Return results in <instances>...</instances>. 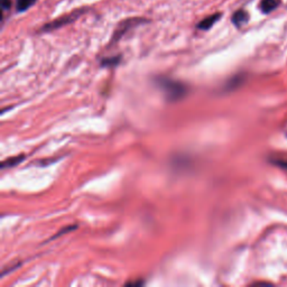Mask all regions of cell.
<instances>
[{
  "label": "cell",
  "mask_w": 287,
  "mask_h": 287,
  "mask_svg": "<svg viewBox=\"0 0 287 287\" xmlns=\"http://www.w3.org/2000/svg\"><path fill=\"white\" fill-rule=\"evenodd\" d=\"M280 4V0H261L260 9L264 14H269L271 11L276 9Z\"/></svg>",
  "instance_id": "obj_5"
},
{
  "label": "cell",
  "mask_w": 287,
  "mask_h": 287,
  "mask_svg": "<svg viewBox=\"0 0 287 287\" xmlns=\"http://www.w3.org/2000/svg\"><path fill=\"white\" fill-rule=\"evenodd\" d=\"M249 20V15L247 11L244 10H238L232 16V23L235 24L237 27H240L244 25Z\"/></svg>",
  "instance_id": "obj_4"
},
{
  "label": "cell",
  "mask_w": 287,
  "mask_h": 287,
  "mask_svg": "<svg viewBox=\"0 0 287 287\" xmlns=\"http://www.w3.org/2000/svg\"><path fill=\"white\" fill-rule=\"evenodd\" d=\"M10 5H11L10 0H2L3 9H9L10 8Z\"/></svg>",
  "instance_id": "obj_10"
},
{
  "label": "cell",
  "mask_w": 287,
  "mask_h": 287,
  "mask_svg": "<svg viewBox=\"0 0 287 287\" xmlns=\"http://www.w3.org/2000/svg\"><path fill=\"white\" fill-rule=\"evenodd\" d=\"M80 13H82V11H77V13H73L72 15L61 17L59 19H57L55 22H52L49 24V25L44 26L43 31H52V29H56L58 27H62L63 25H67V24H70L73 20H75L76 18L80 16Z\"/></svg>",
  "instance_id": "obj_2"
},
{
  "label": "cell",
  "mask_w": 287,
  "mask_h": 287,
  "mask_svg": "<svg viewBox=\"0 0 287 287\" xmlns=\"http://www.w3.org/2000/svg\"><path fill=\"white\" fill-rule=\"evenodd\" d=\"M157 85L161 91L165 93V97L170 101H177L185 97V94L188 93V88L183 83L175 80L159 77L157 80Z\"/></svg>",
  "instance_id": "obj_1"
},
{
  "label": "cell",
  "mask_w": 287,
  "mask_h": 287,
  "mask_svg": "<svg viewBox=\"0 0 287 287\" xmlns=\"http://www.w3.org/2000/svg\"><path fill=\"white\" fill-rule=\"evenodd\" d=\"M36 3V0H17V11L23 13V11L31 8Z\"/></svg>",
  "instance_id": "obj_7"
},
{
  "label": "cell",
  "mask_w": 287,
  "mask_h": 287,
  "mask_svg": "<svg viewBox=\"0 0 287 287\" xmlns=\"http://www.w3.org/2000/svg\"><path fill=\"white\" fill-rule=\"evenodd\" d=\"M121 56H113V57H107L104 58L101 61V65L102 67H113V65H117L119 62H120Z\"/></svg>",
  "instance_id": "obj_8"
},
{
  "label": "cell",
  "mask_w": 287,
  "mask_h": 287,
  "mask_svg": "<svg viewBox=\"0 0 287 287\" xmlns=\"http://www.w3.org/2000/svg\"><path fill=\"white\" fill-rule=\"evenodd\" d=\"M271 161L273 164L277 165L279 167H282V169L287 170V159L284 158H271Z\"/></svg>",
  "instance_id": "obj_9"
},
{
  "label": "cell",
  "mask_w": 287,
  "mask_h": 287,
  "mask_svg": "<svg viewBox=\"0 0 287 287\" xmlns=\"http://www.w3.org/2000/svg\"><path fill=\"white\" fill-rule=\"evenodd\" d=\"M24 158H25V155H19V156H16V157H11V158L6 159L5 161H3L2 169L5 170V169H7V167H11V166H15L17 164H19Z\"/></svg>",
  "instance_id": "obj_6"
},
{
  "label": "cell",
  "mask_w": 287,
  "mask_h": 287,
  "mask_svg": "<svg viewBox=\"0 0 287 287\" xmlns=\"http://www.w3.org/2000/svg\"><path fill=\"white\" fill-rule=\"evenodd\" d=\"M221 18V14L217 13V14H213L211 16H209L207 18H204L199 25H197V28L202 29V31H208V29H210L215 23H217Z\"/></svg>",
  "instance_id": "obj_3"
}]
</instances>
